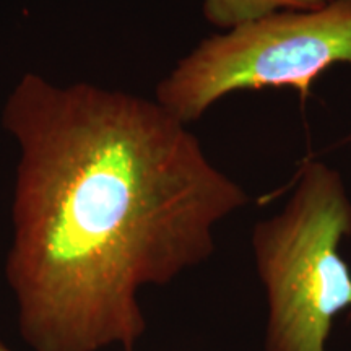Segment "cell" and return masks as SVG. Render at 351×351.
<instances>
[{
	"label": "cell",
	"mask_w": 351,
	"mask_h": 351,
	"mask_svg": "<svg viewBox=\"0 0 351 351\" xmlns=\"http://www.w3.org/2000/svg\"><path fill=\"white\" fill-rule=\"evenodd\" d=\"M2 124L20 148L7 280L34 351L134 348L140 288L215 251L249 202L158 101L25 73Z\"/></svg>",
	"instance_id": "obj_1"
},
{
	"label": "cell",
	"mask_w": 351,
	"mask_h": 351,
	"mask_svg": "<svg viewBox=\"0 0 351 351\" xmlns=\"http://www.w3.org/2000/svg\"><path fill=\"white\" fill-rule=\"evenodd\" d=\"M351 236L341 176L313 161L282 212L257 223L252 247L269 302L265 351H326L333 322L351 314V270L340 247Z\"/></svg>",
	"instance_id": "obj_2"
},
{
	"label": "cell",
	"mask_w": 351,
	"mask_h": 351,
	"mask_svg": "<svg viewBox=\"0 0 351 351\" xmlns=\"http://www.w3.org/2000/svg\"><path fill=\"white\" fill-rule=\"evenodd\" d=\"M335 64L351 65V0L311 12H276L202 41L156 88V101L187 124L241 90L306 95Z\"/></svg>",
	"instance_id": "obj_3"
},
{
	"label": "cell",
	"mask_w": 351,
	"mask_h": 351,
	"mask_svg": "<svg viewBox=\"0 0 351 351\" xmlns=\"http://www.w3.org/2000/svg\"><path fill=\"white\" fill-rule=\"evenodd\" d=\"M330 0H202L205 19L221 29L276 12H311L326 7Z\"/></svg>",
	"instance_id": "obj_4"
},
{
	"label": "cell",
	"mask_w": 351,
	"mask_h": 351,
	"mask_svg": "<svg viewBox=\"0 0 351 351\" xmlns=\"http://www.w3.org/2000/svg\"><path fill=\"white\" fill-rule=\"evenodd\" d=\"M0 351H10V350H8V348H7V346H5V345H3V343H2V341H0Z\"/></svg>",
	"instance_id": "obj_5"
},
{
	"label": "cell",
	"mask_w": 351,
	"mask_h": 351,
	"mask_svg": "<svg viewBox=\"0 0 351 351\" xmlns=\"http://www.w3.org/2000/svg\"><path fill=\"white\" fill-rule=\"evenodd\" d=\"M129 351H132V350H129Z\"/></svg>",
	"instance_id": "obj_6"
}]
</instances>
